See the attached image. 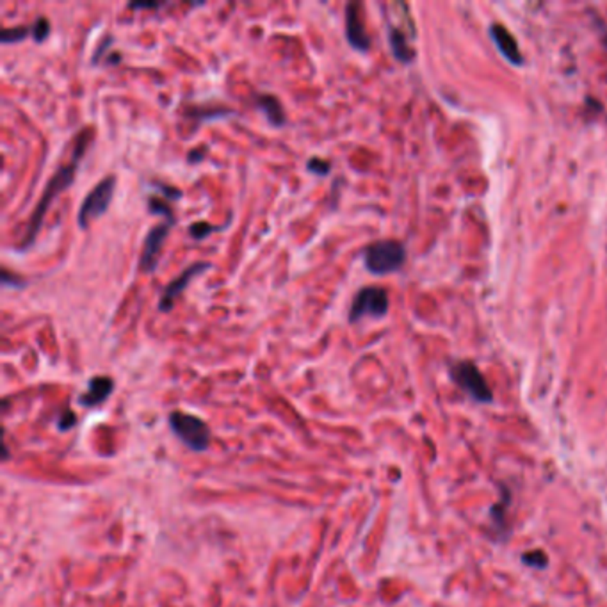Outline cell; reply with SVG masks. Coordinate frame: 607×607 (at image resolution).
Masks as SVG:
<instances>
[{"label":"cell","mask_w":607,"mask_h":607,"mask_svg":"<svg viewBox=\"0 0 607 607\" xmlns=\"http://www.w3.org/2000/svg\"><path fill=\"white\" fill-rule=\"evenodd\" d=\"M86 146H87V143L84 141V139H80V141L75 145V148H73L72 163L66 164V166H62L59 171H55L54 177L48 180L47 187H45V191H43V195H41L40 202H38L36 209H34L33 216H31L29 224H27V234H26V237H23V241L20 242L18 250H27V248L33 246V242L36 241L38 234H40L41 224H43L45 214H47V210L50 209L52 202H54V199L58 198V196L61 195L62 191H66V189L72 185V182L75 180L77 166H79V160H80V157H82Z\"/></svg>","instance_id":"obj_1"},{"label":"cell","mask_w":607,"mask_h":607,"mask_svg":"<svg viewBox=\"0 0 607 607\" xmlns=\"http://www.w3.org/2000/svg\"><path fill=\"white\" fill-rule=\"evenodd\" d=\"M406 261V250L398 241L373 242L363 251V264L373 275H388L403 268Z\"/></svg>","instance_id":"obj_2"},{"label":"cell","mask_w":607,"mask_h":607,"mask_svg":"<svg viewBox=\"0 0 607 607\" xmlns=\"http://www.w3.org/2000/svg\"><path fill=\"white\" fill-rule=\"evenodd\" d=\"M114 189L116 177L114 175H109V177L102 178L98 184H94V187L84 196L82 203L79 207V212H77V223H79L80 228L86 230L97 217L105 214V210L109 209L112 202Z\"/></svg>","instance_id":"obj_3"},{"label":"cell","mask_w":607,"mask_h":607,"mask_svg":"<svg viewBox=\"0 0 607 607\" xmlns=\"http://www.w3.org/2000/svg\"><path fill=\"white\" fill-rule=\"evenodd\" d=\"M170 426L178 438L195 451H203L210 444V430L205 420L184 412H173L170 415Z\"/></svg>","instance_id":"obj_4"},{"label":"cell","mask_w":607,"mask_h":607,"mask_svg":"<svg viewBox=\"0 0 607 607\" xmlns=\"http://www.w3.org/2000/svg\"><path fill=\"white\" fill-rule=\"evenodd\" d=\"M388 312V294L381 287H363L353 297L349 308V322L363 317H383Z\"/></svg>","instance_id":"obj_5"},{"label":"cell","mask_w":607,"mask_h":607,"mask_svg":"<svg viewBox=\"0 0 607 607\" xmlns=\"http://www.w3.org/2000/svg\"><path fill=\"white\" fill-rule=\"evenodd\" d=\"M452 380L479 403H490L493 399L492 388L488 387L481 371L474 366L472 361H459L452 367Z\"/></svg>","instance_id":"obj_6"},{"label":"cell","mask_w":607,"mask_h":607,"mask_svg":"<svg viewBox=\"0 0 607 607\" xmlns=\"http://www.w3.org/2000/svg\"><path fill=\"white\" fill-rule=\"evenodd\" d=\"M171 224H173V221H164V223H159L150 228L148 234L145 235L141 257H139V269L146 273V275L155 271L157 264H159L160 251H163L164 242H166L168 235L171 231Z\"/></svg>","instance_id":"obj_7"},{"label":"cell","mask_w":607,"mask_h":607,"mask_svg":"<svg viewBox=\"0 0 607 607\" xmlns=\"http://www.w3.org/2000/svg\"><path fill=\"white\" fill-rule=\"evenodd\" d=\"M210 268H212L210 262H195V264H191L189 268H185L184 271H182L177 278L171 280V282L166 285V289L163 290V296H160L159 300V310L160 312L171 310V308H173L175 300H177L185 289H187L189 283H191L196 276L203 275V273Z\"/></svg>","instance_id":"obj_8"},{"label":"cell","mask_w":607,"mask_h":607,"mask_svg":"<svg viewBox=\"0 0 607 607\" xmlns=\"http://www.w3.org/2000/svg\"><path fill=\"white\" fill-rule=\"evenodd\" d=\"M346 40L358 52H367L371 48V36L367 34L361 16V6L358 2L346 4Z\"/></svg>","instance_id":"obj_9"},{"label":"cell","mask_w":607,"mask_h":607,"mask_svg":"<svg viewBox=\"0 0 607 607\" xmlns=\"http://www.w3.org/2000/svg\"><path fill=\"white\" fill-rule=\"evenodd\" d=\"M112 388H114V381L107 376H94L91 378L87 383V390L80 395V405L93 408V406L100 405L105 399L111 395Z\"/></svg>","instance_id":"obj_10"},{"label":"cell","mask_w":607,"mask_h":607,"mask_svg":"<svg viewBox=\"0 0 607 607\" xmlns=\"http://www.w3.org/2000/svg\"><path fill=\"white\" fill-rule=\"evenodd\" d=\"M490 34H492L493 41H496V45H497V48L501 50V54H503L504 58L508 59V61L513 62V65H522L520 48H518L517 40L511 36V33L506 29V27L493 26L492 29H490Z\"/></svg>","instance_id":"obj_11"},{"label":"cell","mask_w":607,"mask_h":607,"mask_svg":"<svg viewBox=\"0 0 607 607\" xmlns=\"http://www.w3.org/2000/svg\"><path fill=\"white\" fill-rule=\"evenodd\" d=\"M255 107L264 112V116L268 118V121L273 127L278 128L285 125V111H283L282 102H280L275 94L258 93L257 97H255Z\"/></svg>","instance_id":"obj_12"},{"label":"cell","mask_w":607,"mask_h":607,"mask_svg":"<svg viewBox=\"0 0 607 607\" xmlns=\"http://www.w3.org/2000/svg\"><path fill=\"white\" fill-rule=\"evenodd\" d=\"M387 26H388L387 36H388V43H390V48H392V54L395 55L398 61L412 62L415 52H413V48L410 47L408 40H413V38L410 36L408 33H405L403 29H399V27L392 26V23H387Z\"/></svg>","instance_id":"obj_13"},{"label":"cell","mask_w":607,"mask_h":607,"mask_svg":"<svg viewBox=\"0 0 607 607\" xmlns=\"http://www.w3.org/2000/svg\"><path fill=\"white\" fill-rule=\"evenodd\" d=\"M29 34L33 36V26L6 27V29H2V33H0V41H2L4 45L18 43V41L26 40Z\"/></svg>","instance_id":"obj_14"},{"label":"cell","mask_w":607,"mask_h":607,"mask_svg":"<svg viewBox=\"0 0 607 607\" xmlns=\"http://www.w3.org/2000/svg\"><path fill=\"white\" fill-rule=\"evenodd\" d=\"M217 228L212 226L210 223H205V221H198V223H192L191 226H189V235H191L192 239H196V241H203V239L209 237L210 234H214Z\"/></svg>","instance_id":"obj_15"},{"label":"cell","mask_w":607,"mask_h":607,"mask_svg":"<svg viewBox=\"0 0 607 607\" xmlns=\"http://www.w3.org/2000/svg\"><path fill=\"white\" fill-rule=\"evenodd\" d=\"M148 209L152 210L153 214H160V216L166 217V221H173V210H171V207L168 205V202H164L163 198L152 196V198L148 199Z\"/></svg>","instance_id":"obj_16"},{"label":"cell","mask_w":607,"mask_h":607,"mask_svg":"<svg viewBox=\"0 0 607 607\" xmlns=\"http://www.w3.org/2000/svg\"><path fill=\"white\" fill-rule=\"evenodd\" d=\"M48 34H50V22H48V18H45V16L36 18V22L33 23L34 40H36L38 43H43V41L48 38Z\"/></svg>","instance_id":"obj_17"},{"label":"cell","mask_w":607,"mask_h":607,"mask_svg":"<svg viewBox=\"0 0 607 607\" xmlns=\"http://www.w3.org/2000/svg\"><path fill=\"white\" fill-rule=\"evenodd\" d=\"M307 170L310 171V173L319 175V177H324V175H328L329 170H332V163L321 159V157H310L307 163Z\"/></svg>","instance_id":"obj_18"},{"label":"cell","mask_w":607,"mask_h":607,"mask_svg":"<svg viewBox=\"0 0 607 607\" xmlns=\"http://www.w3.org/2000/svg\"><path fill=\"white\" fill-rule=\"evenodd\" d=\"M11 283H15V287H23V285H26V282H23V280H20L18 276H11V273H9L8 269H2V285H4V287H13Z\"/></svg>","instance_id":"obj_19"},{"label":"cell","mask_w":607,"mask_h":607,"mask_svg":"<svg viewBox=\"0 0 607 607\" xmlns=\"http://www.w3.org/2000/svg\"><path fill=\"white\" fill-rule=\"evenodd\" d=\"M111 47V38H105L104 41H102L100 45H98V48L97 50H94V54H93V59H91V61H93V65H97L98 61H100L102 59V55H104V52H105V48H109Z\"/></svg>","instance_id":"obj_20"},{"label":"cell","mask_w":607,"mask_h":607,"mask_svg":"<svg viewBox=\"0 0 607 607\" xmlns=\"http://www.w3.org/2000/svg\"><path fill=\"white\" fill-rule=\"evenodd\" d=\"M547 561V556L543 552H540V550H535V552L532 554H525L524 556V561L527 564H532V567H538V563H536V561Z\"/></svg>","instance_id":"obj_21"},{"label":"cell","mask_w":607,"mask_h":607,"mask_svg":"<svg viewBox=\"0 0 607 607\" xmlns=\"http://www.w3.org/2000/svg\"><path fill=\"white\" fill-rule=\"evenodd\" d=\"M163 4H159V2H132V4H128V8L131 9H157L160 8Z\"/></svg>","instance_id":"obj_22"}]
</instances>
